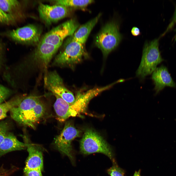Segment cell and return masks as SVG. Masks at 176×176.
<instances>
[{"instance_id":"cell-1","label":"cell","mask_w":176,"mask_h":176,"mask_svg":"<svg viewBox=\"0 0 176 176\" xmlns=\"http://www.w3.org/2000/svg\"><path fill=\"white\" fill-rule=\"evenodd\" d=\"M11 117L19 124L35 129L46 115L44 103L38 96L18 95L16 105L10 111Z\"/></svg>"},{"instance_id":"cell-2","label":"cell","mask_w":176,"mask_h":176,"mask_svg":"<svg viewBox=\"0 0 176 176\" xmlns=\"http://www.w3.org/2000/svg\"><path fill=\"white\" fill-rule=\"evenodd\" d=\"M59 48L40 41L29 56L17 67V71L25 73L40 70L46 71L48 65Z\"/></svg>"},{"instance_id":"cell-3","label":"cell","mask_w":176,"mask_h":176,"mask_svg":"<svg viewBox=\"0 0 176 176\" xmlns=\"http://www.w3.org/2000/svg\"><path fill=\"white\" fill-rule=\"evenodd\" d=\"M84 45L68 38L63 49L55 57L52 65L73 68L88 57Z\"/></svg>"},{"instance_id":"cell-4","label":"cell","mask_w":176,"mask_h":176,"mask_svg":"<svg viewBox=\"0 0 176 176\" xmlns=\"http://www.w3.org/2000/svg\"><path fill=\"white\" fill-rule=\"evenodd\" d=\"M159 40L156 39L144 44L140 63L136 72V77L142 80L153 73L164 60L159 49Z\"/></svg>"},{"instance_id":"cell-5","label":"cell","mask_w":176,"mask_h":176,"mask_svg":"<svg viewBox=\"0 0 176 176\" xmlns=\"http://www.w3.org/2000/svg\"><path fill=\"white\" fill-rule=\"evenodd\" d=\"M117 22L112 21L106 24L96 36V46L101 51L106 57L118 46L122 38Z\"/></svg>"},{"instance_id":"cell-6","label":"cell","mask_w":176,"mask_h":176,"mask_svg":"<svg viewBox=\"0 0 176 176\" xmlns=\"http://www.w3.org/2000/svg\"><path fill=\"white\" fill-rule=\"evenodd\" d=\"M81 152L84 154L95 153L103 154L113 159L112 149L109 144L97 133L89 129L85 132L80 142Z\"/></svg>"},{"instance_id":"cell-7","label":"cell","mask_w":176,"mask_h":176,"mask_svg":"<svg viewBox=\"0 0 176 176\" xmlns=\"http://www.w3.org/2000/svg\"><path fill=\"white\" fill-rule=\"evenodd\" d=\"M79 26V24L72 19L53 28L41 38L40 41L60 47L64 39L72 35Z\"/></svg>"},{"instance_id":"cell-8","label":"cell","mask_w":176,"mask_h":176,"mask_svg":"<svg viewBox=\"0 0 176 176\" xmlns=\"http://www.w3.org/2000/svg\"><path fill=\"white\" fill-rule=\"evenodd\" d=\"M80 133L72 124L68 121L60 133L55 137L53 143L55 149L63 155L68 156L73 163L74 158L71 143L74 138L79 136Z\"/></svg>"},{"instance_id":"cell-9","label":"cell","mask_w":176,"mask_h":176,"mask_svg":"<svg viewBox=\"0 0 176 176\" xmlns=\"http://www.w3.org/2000/svg\"><path fill=\"white\" fill-rule=\"evenodd\" d=\"M44 81L45 88L52 94L58 96L70 104L74 102L75 98L73 94L65 87L62 79L56 71H46Z\"/></svg>"},{"instance_id":"cell-10","label":"cell","mask_w":176,"mask_h":176,"mask_svg":"<svg viewBox=\"0 0 176 176\" xmlns=\"http://www.w3.org/2000/svg\"><path fill=\"white\" fill-rule=\"evenodd\" d=\"M41 31L37 26L29 24L8 31L7 35L12 40L21 44H37L40 42Z\"/></svg>"},{"instance_id":"cell-11","label":"cell","mask_w":176,"mask_h":176,"mask_svg":"<svg viewBox=\"0 0 176 176\" xmlns=\"http://www.w3.org/2000/svg\"><path fill=\"white\" fill-rule=\"evenodd\" d=\"M38 11L41 19L48 25L56 22L68 16L69 8L66 6L55 4L52 5L39 3Z\"/></svg>"},{"instance_id":"cell-12","label":"cell","mask_w":176,"mask_h":176,"mask_svg":"<svg viewBox=\"0 0 176 176\" xmlns=\"http://www.w3.org/2000/svg\"><path fill=\"white\" fill-rule=\"evenodd\" d=\"M29 155L25 162V167L43 170V149L39 145L31 143L25 140Z\"/></svg>"},{"instance_id":"cell-13","label":"cell","mask_w":176,"mask_h":176,"mask_svg":"<svg viewBox=\"0 0 176 176\" xmlns=\"http://www.w3.org/2000/svg\"><path fill=\"white\" fill-rule=\"evenodd\" d=\"M152 79L155 85L154 89L156 94L166 86L176 87L167 68L163 66L156 68L153 73Z\"/></svg>"},{"instance_id":"cell-14","label":"cell","mask_w":176,"mask_h":176,"mask_svg":"<svg viewBox=\"0 0 176 176\" xmlns=\"http://www.w3.org/2000/svg\"><path fill=\"white\" fill-rule=\"evenodd\" d=\"M26 148V143L19 141L13 133L9 132L0 144V157L9 152Z\"/></svg>"},{"instance_id":"cell-15","label":"cell","mask_w":176,"mask_h":176,"mask_svg":"<svg viewBox=\"0 0 176 176\" xmlns=\"http://www.w3.org/2000/svg\"><path fill=\"white\" fill-rule=\"evenodd\" d=\"M101 15V13H99L95 17L81 26L68 38L84 45L91 32Z\"/></svg>"},{"instance_id":"cell-16","label":"cell","mask_w":176,"mask_h":176,"mask_svg":"<svg viewBox=\"0 0 176 176\" xmlns=\"http://www.w3.org/2000/svg\"><path fill=\"white\" fill-rule=\"evenodd\" d=\"M56 98L54 108L56 115V119L61 122L66 121L72 116L70 104L58 96L53 94Z\"/></svg>"},{"instance_id":"cell-17","label":"cell","mask_w":176,"mask_h":176,"mask_svg":"<svg viewBox=\"0 0 176 176\" xmlns=\"http://www.w3.org/2000/svg\"><path fill=\"white\" fill-rule=\"evenodd\" d=\"M20 7V2L17 0H0V8L16 19Z\"/></svg>"},{"instance_id":"cell-18","label":"cell","mask_w":176,"mask_h":176,"mask_svg":"<svg viewBox=\"0 0 176 176\" xmlns=\"http://www.w3.org/2000/svg\"><path fill=\"white\" fill-rule=\"evenodd\" d=\"M55 4L63 5L68 8L83 9L93 2V0H58L55 1Z\"/></svg>"},{"instance_id":"cell-19","label":"cell","mask_w":176,"mask_h":176,"mask_svg":"<svg viewBox=\"0 0 176 176\" xmlns=\"http://www.w3.org/2000/svg\"><path fill=\"white\" fill-rule=\"evenodd\" d=\"M17 96H15L8 101L0 104V120L7 116V114L10 110L16 105Z\"/></svg>"},{"instance_id":"cell-20","label":"cell","mask_w":176,"mask_h":176,"mask_svg":"<svg viewBox=\"0 0 176 176\" xmlns=\"http://www.w3.org/2000/svg\"><path fill=\"white\" fill-rule=\"evenodd\" d=\"M10 128V124L8 121H0V144L9 132Z\"/></svg>"},{"instance_id":"cell-21","label":"cell","mask_w":176,"mask_h":176,"mask_svg":"<svg viewBox=\"0 0 176 176\" xmlns=\"http://www.w3.org/2000/svg\"><path fill=\"white\" fill-rule=\"evenodd\" d=\"M15 19L14 17L4 12L0 8V23L10 24L15 22Z\"/></svg>"},{"instance_id":"cell-22","label":"cell","mask_w":176,"mask_h":176,"mask_svg":"<svg viewBox=\"0 0 176 176\" xmlns=\"http://www.w3.org/2000/svg\"><path fill=\"white\" fill-rule=\"evenodd\" d=\"M107 172L110 176H124L125 173L124 171L115 163L108 170Z\"/></svg>"},{"instance_id":"cell-23","label":"cell","mask_w":176,"mask_h":176,"mask_svg":"<svg viewBox=\"0 0 176 176\" xmlns=\"http://www.w3.org/2000/svg\"><path fill=\"white\" fill-rule=\"evenodd\" d=\"M12 93L11 90L0 84V104L3 103Z\"/></svg>"},{"instance_id":"cell-24","label":"cell","mask_w":176,"mask_h":176,"mask_svg":"<svg viewBox=\"0 0 176 176\" xmlns=\"http://www.w3.org/2000/svg\"><path fill=\"white\" fill-rule=\"evenodd\" d=\"M41 170L39 169H30L24 167L23 172L25 176H43Z\"/></svg>"},{"instance_id":"cell-25","label":"cell","mask_w":176,"mask_h":176,"mask_svg":"<svg viewBox=\"0 0 176 176\" xmlns=\"http://www.w3.org/2000/svg\"><path fill=\"white\" fill-rule=\"evenodd\" d=\"M4 45L0 41V72L3 67L4 61Z\"/></svg>"},{"instance_id":"cell-26","label":"cell","mask_w":176,"mask_h":176,"mask_svg":"<svg viewBox=\"0 0 176 176\" xmlns=\"http://www.w3.org/2000/svg\"><path fill=\"white\" fill-rule=\"evenodd\" d=\"M131 33L133 35L135 36H138L141 34L140 29L136 27H132L131 30Z\"/></svg>"},{"instance_id":"cell-27","label":"cell","mask_w":176,"mask_h":176,"mask_svg":"<svg viewBox=\"0 0 176 176\" xmlns=\"http://www.w3.org/2000/svg\"><path fill=\"white\" fill-rule=\"evenodd\" d=\"M14 171V169L11 168L6 172L0 174V176H10Z\"/></svg>"},{"instance_id":"cell-28","label":"cell","mask_w":176,"mask_h":176,"mask_svg":"<svg viewBox=\"0 0 176 176\" xmlns=\"http://www.w3.org/2000/svg\"><path fill=\"white\" fill-rule=\"evenodd\" d=\"M141 170H139L138 171H135L133 176H141L140 175Z\"/></svg>"},{"instance_id":"cell-29","label":"cell","mask_w":176,"mask_h":176,"mask_svg":"<svg viewBox=\"0 0 176 176\" xmlns=\"http://www.w3.org/2000/svg\"><path fill=\"white\" fill-rule=\"evenodd\" d=\"M7 170L4 169L2 166H1L0 168V174L6 172Z\"/></svg>"}]
</instances>
